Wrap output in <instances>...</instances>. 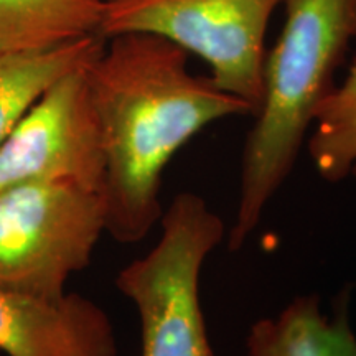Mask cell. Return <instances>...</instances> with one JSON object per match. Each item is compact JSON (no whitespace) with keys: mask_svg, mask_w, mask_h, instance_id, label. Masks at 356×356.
I'll list each match as a JSON object with an SVG mask.
<instances>
[{"mask_svg":"<svg viewBox=\"0 0 356 356\" xmlns=\"http://www.w3.org/2000/svg\"><path fill=\"white\" fill-rule=\"evenodd\" d=\"M106 157V233L136 244L159 225L165 168L210 124L254 114L246 101L188 70V53L147 33H122L84 68Z\"/></svg>","mask_w":356,"mask_h":356,"instance_id":"1","label":"cell"},{"mask_svg":"<svg viewBox=\"0 0 356 356\" xmlns=\"http://www.w3.org/2000/svg\"><path fill=\"white\" fill-rule=\"evenodd\" d=\"M286 22L266 53L262 99L244 142L236 216L226 241L239 251L282 188L318 106L356 38L353 0H284Z\"/></svg>","mask_w":356,"mask_h":356,"instance_id":"2","label":"cell"},{"mask_svg":"<svg viewBox=\"0 0 356 356\" xmlns=\"http://www.w3.org/2000/svg\"><path fill=\"white\" fill-rule=\"evenodd\" d=\"M159 241L119 270L115 287L140 318V356H216L208 337L200 277L204 261L226 239L225 221L191 191L172 198Z\"/></svg>","mask_w":356,"mask_h":356,"instance_id":"3","label":"cell"},{"mask_svg":"<svg viewBox=\"0 0 356 356\" xmlns=\"http://www.w3.org/2000/svg\"><path fill=\"white\" fill-rule=\"evenodd\" d=\"M106 231L102 193L63 181L0 190V289L58 299Z\"/></svg>","mask_w":356,"mask_h":356,"instance_id":"4","label":"cell"},{"mask_svg":"<svg viewBox=\"0 0 356 356\" xmlns=\"http://www.w3.org/2000/svg\"><path fill=\"white\" fill-rule=\"evenodd\" d=\"M284 0H108L101 37L147 33L210 66L211 81L246 101L262 99L269 20ZM252 114V115H254Z\"/></svg>","mask_w":356,"mask_h":356,"instance_id":"5","label":"cell"},{"mask_svg":"<svg viewBox=\"0 0 356 356\" xmlns=\"http://www.w3.org/2000/svg\"><path fill=\"white\" fill-rule=\"evenodd\" d=\"M84 68L56 79L0 144V190L63 181L102 193L106 157Z\"/></svg>","mask_w":356,"mask_h":356,"instance_id":"6","label":"cell"},{"mask_svg":"<svg viewBox=\"0 0 356 356\" xmlns=\"http://www.w3.org/2000/svg\"><path fill=\"white\" fill-rule=\"evenodd\" d=\"M0 351L8 356H118L109 315L76 292L58 299L0 289Z\"/></svg>","mask_w":356,"mask_h":356,"instance_id":"7","label":"cell"},{"mask_svg":"<svg viewBox=\"0 0 356 356\" xmlns=\"http://www.w3.org/2000/svg\"><path fill=\"white\" fill-rule=\"evenodd\" d=\"M244 356H356V335L348 315V292L335 314L322 312L317 293L299 296L273 317L254 322Z\"/></svg>","mask_w":356,"mask_h":356,"instance_id":"8","label":"cell"},{"mask_svg":"<svg viewBox=\"0 0 356 356\" xmlns=\"http://www.w3.org/2000/svg\"><path fill=\"white\" fill-rule=\"evenodd\" d=\"M104 8L106 0H0V55L101 37Z\"/></svg>","mask_w":356,"mask_h":356,"instance_id":"9","label":"cell"},{"mask_svg":"<svg viewBox=\"0 0 356 356\" xmlns=\"http://www.w3.org/2000/svg\"><path fill=\"white\" fill-rule=\"evenodd\" d=\"M104 43L95 35L47 51L0 55V144L56 79L84 68Z\"/></svg>","mask_w":356,"mask_h":356,"instance_id":"10","label":"cell"},{"mask_svg":"<svg viewBox=\"0 0 356 356\" xmlns=\"http://www.w3.org/2000/svg\"><path fill=\"white\" fill-rule=\"evenodd\" d=\"M305 144L315 170L325 180L356 178V56L343 81L318 106Z\"/></svg>","mask_w":356,"mask_h":356,"instance_id":"11","label":"cell"},{"mask_svg":"<svg viewBox=\"0 0 356 356\" xmlns=\"http://www.w3.org/2000/svg\"><path fill=\"white\" fill-rule=\"evenodd\" d=\"M353 10H355V30H356V0H353Z\"/></svg>","mask_w":356,"mask_h":356,"instance_id":"12","label":"cell"},{"mask_svg":"<svg viewBox=\"0 0 356 356\" xmlns=\"http://www.w3.org/2000/svg\"><path fill=\"white\" fill-rule=\"evenodd\" d=\"M106 2H108V0H106Z\"/></svg>","mask_w":356,"mask_h":356,"instance_id":"13","label":"cell"}]
</instances>
